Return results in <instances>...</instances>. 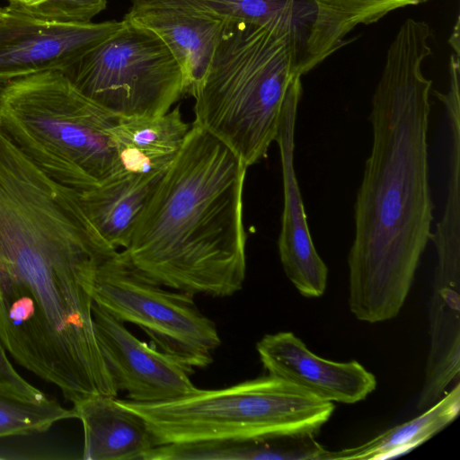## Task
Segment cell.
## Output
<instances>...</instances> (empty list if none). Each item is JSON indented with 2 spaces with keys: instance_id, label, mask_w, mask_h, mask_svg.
<instances>
[{
  "instance_id": "cell-16",
  "label": "cell",
  "mask_w": 460,
  "mask_h": 460,
  "mask_svg": "<svg viewBox=\"0 0 460 460\" xmlns=\"http://www.w3.org/2000/svg\"><path fill=\"white\" fill-rule=\"evenodd\" d=\"M180 106L157 117H119L111 128L122 172L164 171L180 151L190 128Z\"/></svg>"
},
{
  "instance_id": "cell-24",
  "label": "cell",
  "mask_w": 460,
  "mask_h": 460,
  "mask_svg": "<svg viewBox=\"0 0 460 460\" xmlns=\"http://www.w3.org/2000/svg\"><path fill=\"white\" fill-rule=\"evenodd\" d=\"M0 388L22 396L40 400L47 396L27 382L13 367L7 358L5 348L0 339Z\"/></svg>"
},
{
  "instance_id": "cell-28",
  "label": "cell",
  "mask_w": 460,
  "mask_h": 460,
  "mask_svg": "<svg viewBox=\"0 0 460 460\" xmlns=\"http://www.w3.org/2000/svg\"><path fill=\"white\" fill-rule=\"evenodd\" d=\"M2 7H0V10H1Z\"/></svg>"
},
{
  "instance_id": "cell-18",
  "label": "cell",
  "mask_w": 460,
  "mask_h": 460,
  "mask_svg": "<svg viewBox=\"0 0 460 460\" xmlns=\"http://www.w3.org/2000/svg\"><path fill=\"white\" fill-rule=\"evenodd\" d=\"M429 0H313L314 22L300 60L302 75L346 43V37L357 26L376 22L390 12Z\"/></svg>"
},
{
  "instance_id": "cell-17",
  "label": "cell",
  "mask_w": 460,
  "mask_h": 460,
  "mask_svg": "<svg viewBox=\"0 0 460 460\" xmlns=\"http://www.w3.org/2000/svg\"><path fill=\"white\" fill-rule=\"evenodd\" d=\"M164 172H122L79 193L90 221L114 248L123 250L128 245L136 223Z\"/></svg>"
},
{
  "instance_id": "cell-26",
  "label": "cell",
  "mask_w": 460,
  "mask_h": 460,
  "mask_svg": "<svg viewBox=\"0 0 460 460\" xmlns=\"http://www.w3.org/2000/svg\"><path fill=\"white\" fill-rule=\"evenodd\" d=\"M6 83L5 82H0V97H1L2 92H3L4 87Z\"/></svg>"
},
{
  "instance_id": "cell-1",
  "label": "cell",
  "mask_w": 460,
  "mask_h": 460,
  "mask_svg": "<svg viewBox=\"0 0 460 460\" xmlns=\"http://www.w3.org/2000/svg\"><path fill=\"white\" fill-rule=\"evenodd\" d=\"M118 251L59 198L0 197V339L18 364L73 403L118 395L93 317L97 270Z\"/></svg>"
},
{
  "instance_id": "cell-23",
  "label": "cell",
  "mask_w": 460,
  "mask_h": 460,
  "mask_svg": "<svg viewBox=\"0 0 460 460\" xmlns=\"http://www.w3.org/2000/svg\"><path fill=\"white\" fill-rule=\"evenodd\" d=\"M7 7L40 19L90 22L106 7V0H7Z\"/></svg>"
},
{
  "instance_id": "cell-6",
  "label": "cell",
  "mask_w": 460,
  "mask_h": 460,
  "mask_svg": "<svg viewBox=\"0 0 460 460\" xmlns=\"http://www.w3.org/2000/svg\"><path fill=\"white\" fill-rule=\"evenodd\" d=\"M146 422L155 447L222 439L316 433L333 402L268 375L220 389L197 388L156 403L119 400Z\"/></svg>"
},
{
  "instance_id": "cell-13",
  "label": "cell",
  "mask_w": 460,
  "mask_h": 460,
  "mask_svg": "<svg viewBox=\"0 0 460 460\" xmlns=\"http://www.w3.org/2000/svg\"><path fill=\"white\" fill-rule=\"evenodd\" d=\"M123 19L162 40L180 66L182 95L194 97L226 22L166 6L130 5Z\"/></svg>"
},
{
  "instance_id": "cell-14",
  "label": "cell",
  "mask_w": 460,
  "mask_h": 460,
  "mask_svg": "<svg viewBox=\"0 0 460 460\" xmlns=\"http://www.w3.org/2000/svg\"><path fill=\"white\" fill-rule=\"evenodd\" d=\"M73 404L84 429V460H144L155 447L145 420L116 397L92 395Z\"/></svg>"
},
{
  "instance_id": "cell-3",
  "label": "cell",
  "mask_w": 460,
  "mask_h": 460,
  "mask_svg": "<svg viewBox=\"0 0 460 460\" xmlns=\"http://www.w3.org/2000/svg\"><path fill=\"white\" fill-rule=\"evenodd\" d=\"M248 166L192 122L120 251L141 273L175 290L216 297L246 274L243 192Z\"/></svg>"
},
{
  "instance_id": "cell-11",
  "label": "cell",
  "mask_w": 460,
  "mask_h": 460,
  "mask_svg": "<svg viewBox=\"0 0 460 460\" xmlns=\"http://www.w3.org/2000/svg\"><path fill=\"white\" fill-rule=\"evenodd\" d=\"M302 93L299 78L286 96L275 138L283 180V211L278 248L285 274L298 292L306 297H319L326 289L328 268L314 245L294 165L295 128Z\"/></svg>"
},
{
  "instance_id": "cell-19",
  "label": "cell",
  "mask_w": 460,
  "mask_h": 460,
  "mask_svg": "<svg viewBox=\"0 0 460 460\" xmlns=\"http://www.w3.org/2000/svg\"><path fill=\"white\" fill-rule=\"evenodd\" d=\"M312 451L304 434L156 446L144 460H305Z\"/></svg>"
},
{
  "instance_id": "cell-8",
  "label": "cell",
  "mask_w": 460,
  "mask_h": 460,
  "mask_svg": "<svg viewBox=\"0 0 460 460\" xmlns=\"http://www.w3.org/2000/svg\"><path fill=\"white\" fill-rule=\"evenodd\" d=\"M149 279L118 251L98 268L93 299L123 323L140 329L190 373L208 367L221 344L217 329L192 295L171 291Z\"/></svg>"
},
{
  "instance_id": "cell-10",
  "label": "cell",
  "mask_w": 460,
  "mask_h": 460,
  "mask_svg": "<svg viewBox=\"0 0 460 460\" xmlns=\"http://www.w3.org/2000/svg\"><path fill=\"white\" fill-rule=\"evenodd\" d=\"M94 332L98 345L118 391L128 400L156 403L177 399L198 387L190 371L156 347L137 339L124 323L93 303Z\"/></svg>"
},
{
  "instance_id": "cell-15",
  "label": "cell",
  "mask_w": 460,
  "mask_h": 460,
  "mask_svg": "<svg viewBox=\"0 0 460 460\" xmlns=\"http://www.w3.org/2000/svg\"><path fill=\"white\" fill-rule=\"evenodd\" d=\"M135 6H166L224 22L265 27L305 44L314 22L313 0H129Z\"/></svg>"
},
{
  "instance_id": "cell-21",
  "label": "cell",
  "mask_w": 460,
  "mask_h": 460,
  "mask_svg": "<svg viewBox=\"0 0 460 460\" xmlns=\"http://www.w3.org/2000/svg\"><path fill=\"white\" fill-rule=\"evenodd\" d=\"M460 80L456 76L449 78V87L446 93L434 92L443 102L449 128L448 178L445 210L436 230L431 233L437 252V266L460 267Z\"/></svg>"
},
{
  "instance_id": "cell-25",
  "label": "cell",
  "mask_w": 460,
  "mask_h": 460,
  "mask_svg": "<svg viewBox=\"0 0 460 460\" xmlns=\"http://www.w3.org/2000/svg\"><path fill=\"white\" fill-rule=\"evenodd\" d=\"M453 40V43H451L453 49L456 51V55L459 57V19L457 17L456 22L454 26V33L451 35V39Z\"/></svg>"
},
{
  "instance_id": "cell-22",
  "label": "cell",
  "mask_w": 460,
  "mask_h": 460,
  "mask_svg": "<svg viewBox=\"0 0 460 460\" xmlns=\"http://www.w3.org/2000/svg\"><path fill=\"white\" fill-rule=\"evenodd\" d=\"M70 419H75L73 409L55 400L31 399L0 388V438L42 433Z\"/></svg>"
},
{
  "instance_id": "cell-9",
  "label": "cell",
  "mask_w": 460,
  "mask_h": 460,
  "mask_svg": "<svg viewBox=\"0 0 460 460\" xmlns=\"http://www.w3.org/2000/svg\"><path fill=\"white\" fill-rule=\"evenodd\" d=\"M122 23V20L60 22L24 14L7 6L1 8L0 82L44 71H64L118 31Z\"/></svg>"
},
{
  "instance_id": "cell-2",
  "label": "cell",
  "mask_w": 460,
  "mask_h": 460,
  "mask_svg": "<svg viewBox=\"0 0 460 460\" xmlns=\"http://www.w3.org/2000/svg\"><path fill=\"white\" fill-rule=\"evenodd\" d=\"M430 31L402 23L387 49L369 121L373 140L354 204L349 306L362 322L393 319L430 240L428 128L432 81L421 65Z\"/></svg>"
},
{
  "instance_id": "cell-20",
  "label": "cell",
  "mask_w": 460,
  "mask_h": 460,
  "mask_svg": "<svg viewBox=\"0 0 460 460\" xmlns=\"http://www.w3.org/2000/svg\"><path fill=\"white\" fill-rule=\"evenodd\" d=\"M460 411V384L457 382L425 411L394 426L354 447L328 451L326 460H383L407 454L449 425Z\"/></svg>"
},
{
  "instance_id": "cell-27",
  "label": "cell",
  "mask_w": 460,
  "mask_h": 460,
  "mask_svg": "<svg viewBox=\"0 0 460 460\" xmlns=\"http://www.w3.org/2000/svg\"><path fill=\"white\" fill-rule=\"evenodd\" d=\"M438 270H440V269H438Z\"/></svg>"
},
{
  "instance_id": "cell-12",
  "label": "cell",
  "mask_w": 460,
  "mask_h": 460,
  "mask_svg": "<svg viewBox=\"0 0 460 460\" xmlns=\"http://www.w3.org/2000/svg\"><path fill=\"white\" fill-rule=\"evenodd\" d=\"M256 349L270 375L323 401L356 403L376 386V376L358 361L323 358L290 332L263 336Z\"/></svg>"
},
{
  "instance_id": "cell-4",
  "label": "cell",
  "mask_w": 460,
  "mask_h": 460,
  "mask_svg": "<svg viewBox=\"0 0 460 460\" xmlns=\"http://www.w3.org/2000/svg\"><path fill=\"white\" fill-rule=\"evenodd\" d=\"M299 45L260 25L226 22L193 97V122L248 167L275 141L286 96L302 76Z\"/></svg>"
},
{
  "instance_id": "cell-5",
  "label": "cell",
  "mask_w": 460,
  "mask_h": 460,
  "mask_svg": "<svg viewBox=\"0 0 460 460\" xmlns=\"http://www.w3.org/2000/svg\"><path fill=\"white\" fill-rule=\"evenodd\" d=\"M119 117L60 70L8 81L0 97L3 133L48 177L78 193L122 173L111 135Z\"/></svg>"
},
{
  "instance_id": "cell-7",
  "label": "cell",
  "mask_w": 460,
  "mask_h": 460,
  "mask_svg": "<svg viewBox=\"0 0 460 460\" xmlns=\"http://www.w3.org/2000/svg\"><path fill=\"white\" fill-rule=\"evenodd\" d=\"M121 27L63 72L85 96L120 117H157L182 95L179 64L150 30Z\"/></svg>"
}]
</instances>
